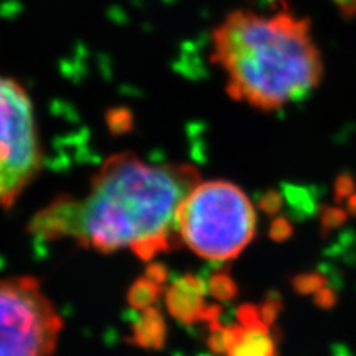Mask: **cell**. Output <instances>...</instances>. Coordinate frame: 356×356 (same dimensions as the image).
<instances>
[{
	"mask_svg": "<svg viewBox=\"0 0 356 356\" xmlns=\"http://www.w3.org/2000/svg\"><path fill=\"white\" fill-rule=\"evenodd\" d=\"M337 302V296L331 288L324 286L315 294V305L321 309H332Z\"/></svg>",
	"mask_w": 356,
	"mask_h": 356,
	"instance_id": "obj_14",
	"label": "cell"
},
{
	"mask_svg": "<svg viewBox=\"0 0 356 356\" xmlns=\"http://www.w3.org/2000/svg\"><path fill=\"white\" fill-rule=\"evenodd\" d=\"M42 152L27 92L0 76V208L10 207L40 170Z\"/></svg>",
	"mask_w": 356,
	"mask_h": 356,
	"instance_id": "obj_5",
	"label": "cell"
},
{
	"mask_svg": "<svg viewBox=\"0 0 356 356\" xmlns=\"http://www.w3.org/2000/svg\"><path fill=\"white\" fill-rule=\"evenodd\" d=\"M282 310V302L280 297H269L260 307V315L266 325H273L275 321Z\"/></svg>",
	"mask_w": 356,
	"mask_h": 356,
	"instance_id": "obj_11",
	"label": "cell"
},
{
	"mask_svg": "<svg viewBox=\"0 0 356 356\" xmlns=\"http://www.w3.org/2000/svg\"><path fill=\"white\" fill-rule=\"evenodd\" d=\"M325 276L319 272H310V273H300L293 277L291 285L294 291L300 296H310L316 294L321 288L325 286Z\"/></svg>",
	"mask_w": 356,
	"mask_h": 356,
	"instance_id": "obj_10",
	"label": "cell"
},
{
	"mask_svg": "<svg viewBox=\"0 0 356 356\" xmlns=\"http://www.w3.org/2000/svg\"><path fill=\"white\" fill-rule=\"evenodd\" d=\"M349 211L352 214H356V196H353L350 200H349Z\"/></svg>",
	"mask_w": 356,
	"mask_h": 356,
	"instance_id": "obj_16",
	"label": "cell"
},
{
	"mask_svg": "<svg viewBox=\"0 0 356 356\" xmlns=\"http://www.w3.org/2000/svg\"><path fill=\"white\" fill-rule=\"evenodd\" d=\"M213 61L236 102L273 111L321 83L324 64L310 22L293 13L238 9L213 33Z\"/></svg>",
	"mask_w": 356,
	"mask_h": 356,
	"instance_id": "obj_2",
	"label": "cell"
},
{
	"mask_svg": "<svg viewBox=\"0 0 356 356\" xmlns=\"http://www.w3.org/2000/svg\"><path fill=\"white\" fill-rule=\"evenodd\" d=\"M232 343V327L221 325L218 319L209 322L208 344L211 350L217 355H227Z\"/></svg>",
	"mask_w": 356,
	"mask_h": 356,
	"instance_id": "obj_9",
	"label": "cell"
},
{
	"mask_svg": "<svg viewBox=\"0 0 356 356\" xmlns=\"http://www.w3.org/2000/svg\"><path fill=\"white\" fill-rule=\"evenodd\" d=\"M269 235L275 242H284L293 235V226L285 217H277L270 226Z\"/></svg>",
	"mask_w": 356,
	"mask_h": 356,
	"instance_id": "obj_12",
	"label": "cell"
},
{
	"mask_svg": "<svg viewBox=\"0 0 356 356\" xmlns=\"http://www.w3.org/2000/svg\"><path fill=\"white\" fill-rule=\"evenodd\" d=\"M178 233L187 247L211 261L236 259L255 233V211L236 184L197 183L178 209Z\"/></svg>",
	"mask_w": 356,
	"mask_h": 356,
	"instance_id": "obj_3",
	"label": "cell"
},
{
	"mask_svg": "<svg viewBox=\"0 0 356 356\" xmlns=\"http://www.w3.org/2000/svg\"><path fill=\"white\" fill-rule=\"evenodd\" d=\"M197 183L192 165L113 154L83 197L55 200L36 214L30 229L47 239L69 238L104 252L129 250L147 261L177 243L178 209Z\"/></svg>",
	"mask_w": 356,
	"mask_h": 356,
	"instance_id": "obj_1",
	"label": "cell"
},
{
	"mask_svg": "<svg viewBox=\"0 0 356 356\" xmlns=\"http://www.w3.org/2000/svg\"><path fill=\"white\" fill-rule=\"evenodd\" d=\"M208 288L211 296L222 302H230L238 296V285L227 273H214L211 276Z\"/></svg>",
	"mask_w": 356,
	"mask_h": 356,
	"instance_id": "obj_8",
	"label": "cell"
},
{
	"mask_svg": "<svg viewBox=\"0 0 356 356\" xmlns=\"http://www.w3.org/2000/svg\"><path fill=\"white\" fill-rule=\"evenodd\" d=\"M205 284L195 276H186L170 291L168 305L172 314L183 322L216 321L221 314L220 306H207L204 302Z\"/></svg>",
	"mask_w": 356,
	"mask_h": 356,
	"instance_id": "obj_6",
	"label": "cell"
},
{
	"mask_svg": "<svg viewBox=\"0 0 356 356\" xmlns=\"http://www.w3.org/2000/svg\"><path fill=\"white\" fill-rule=\"evenodd\" d=\"M232 327V343L227 356H277L269 325L264 322L243 327L239 322Z\"/></svg>",
	"mask_w": 356,
	"mask_h": 356,
	"instance_id": "obj_7",
	"label": "cell"
},
{
	"mask_svg": "<svg viewBox=\"0 0 356 356\" xmlns=\"http://www.w3.org/2000/svg\"><path fill=\"white\" fill-rule=\"evenodd\" d=\"M63 319L35 277H0V356H51Z\"/></svg>",
	"mask_w": 356,
	"mask_h": 356,
	"instance_id": "obj_4",
	"label": "cell"
},
{
	"mask_svg": "<svg viewBox=\"0 0 356 356\" xmlns=\"http://www.w3.org/2000/svg\"><path fill=\"white\" fill-rule=\"evenodd\" d=\"M344 220H346V213L344 211L328 208L322 214V229H324V232L336 229L343 225Z\"/></svg>",
	"mask_w": 356,
	"mask_h": 356,
	"instance_id": "obj_13",
	"label": "cell"
},
{
	"mask_svg": "<svg viewBox=\"0 0 356 356\" xmlns=\"http://www.w3.org/2000/svg\"><path fill=\"white\" fill-rule=\"evenodd\" d=\"M281 197L277 196L276 193H267L263 199H261V202H260V208L264 211L266 214H269V216H273V214H276L277 211H280V208H281Z\"/></svg>",
	"mask_w": 356,
	"mask_h": 356,
	"instance_id": "obj_15",
	"label": "cell"
}]
</instances>
